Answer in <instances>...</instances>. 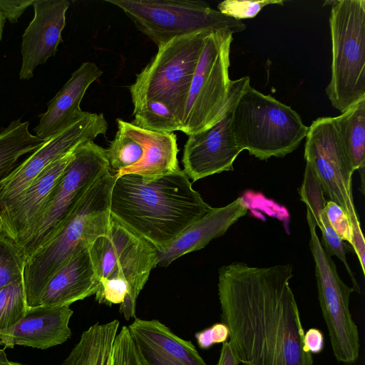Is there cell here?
Listing matches in <instances>:
<instances>
[{
	"mask_svg": "<svg viewBox=\"0 0 365 365\" xmlns=\"http://www.w3.org/2000/svg\"><path fill=\"white\" fill-rule=\"evenodd\" d=\"M99 280L88 247L76 253L48 279L36 306L63 307L96 294Z\"/></svg>",
	"mask_w": 365,
	"mask_h": 365,
	"instance_id": "44dd1931",
	"label": "cell"
},
{
	"mask_svg": "<svg viewBox=\"0 0 365 365\" xmlns=\"http://www.w3.org/2000/svg\"><path fill=\"white\" fill-rule=\"evenodd\" d=\"M143 148L119 127L114 139L106 149L110 168L116 173L136 165L142 158Z\"/></svg>",
	"mask_w": 365,
	"mask_h": 365,
	"instance_id": "f1b7e54d",
	"label": "cell"
},
{
	"mask_svg": "<svg viewBox=\"0 0 365 365\" xmlns=\"http://www.w3.org/2000/svg\"><path fill=\"white\" fill-rule=\"evenodd\" d=\"M6 365H24V364H20L19 362L9 361V362H8V364Z\"/></svg>",
	"mask_w": 365,
	"mask_h": 365,
	"instance_id": "60d3db41",
	"label": "cell"
},
{
	"mask_svg": "<svg viewBox=\"0 0 365 365\" xmlns=\"http://www.w3.org/2000/svg\"><path fill=\"white\" fill-rule=\"evenodd\" d=\"M248 210V204L242 197L224 207H212L167 247L156 248L158 265L167 267L178 257L204 248L213 239L223 235L240 217L247 215Z\"/></svg>",
	"mask_w": 365,
	"mask_h": 365,
	"instance_id": "ffe728a7",
	"label": "cell"
},
{
	"mask_svg": "<svg viewBox=\"0 0 365 365\" xmlns=\"http://www.w3.org/2000/svg\"><path fill=\"white\" fill-rule=\"evenodd\" d=\"M232 33L211 31L207 36L188 94L182 132L190 135L212 125L227 101Z\"/></svg>",
	"mask_w": 365,
	"mask_h": 365,
	"instance_id": "8fae6325",
	"label": "cell"
},
{
	"mask_svg": "<svg viewBox=\"0 0 365 365\" xmlns=\"http://www.w3.org/2000/svg\"><path fill=\"white\" fill-rule=\"evenodd\" d=\"M331 76L326 88L341 113L365 98V1H330Z\"/></svg>",
	"mask_w": 365,
	"mask_h": 365,
	"instance_id": "8992f818",
	"label": "cell"
},
{
	"mask_svg": "<svg viewBox=\"0 0 365 365\" xmlns=\"http://www.w3.org/2000/svg\"><path fill=\"white\" fill-rule=\"evenodd\" d=\"M290 264L258 267L232 262L219 269L222 322L243 365H314L290 286Z\"/></svg>",
	"mask_w": 365,
	"mask_h": 365,
	"instance_id": "6da1fadb",
	"label": "cell"
},
{
	"mask_svg": "<svg viewBox=\"0 0 365 365\" xmlns=\"http://www.w3.org/2000/svg\"><path fill=\"white\" fill-rule=\"evenodd\" d=\"M70 306L29 307L13 327L0 331V346H25L46 349L66 341L71 336Z\"/></svg>",
	"mask_w": 365,
	"mask_h": 365,
	"instance_id": "ac0fdd59",
	"label": "cell"
},
{
	"mask_svg": "<svg viewBox=\"0 0 365 365\" xmlns=\"http://www.w3.org/2000/svg\"><path fill=\"white\" fill-rule=\"evenodd\" d=\"M110 170L106 149L88 140L77 145L51 190L33 235L21 249L26 260L58 232L91 185Z\"/></svg>",
	"mask_w": 365,
	"mask_h": 365,
	"instance_id": "30bf717a",
	"label": "cell"
},
{
	"mask_svg": "<svg viewBox=\"0 0 365 365\" xmlns=\"http://www.w3.org/2000/svg\"><path fill=\"white\" fill-rule=\"evenodd\" d=\"M4 234V222L2 217L0 214V235Z\"/></svg>",
	"mask_w": 365,
	"mask_h": 365,
	"instance_id": "ab89813d",
	"label": "cell"
},
{
	"mask_svg": "<svg viewBox=\"0 0 365 365\" xmlns=\"http://www.w3.org/2000/svg\"><path fill=\"white\" fill-rule=\"evenodd\" d=\"M34 16L22 35L21 80H29L35 68L53 56L63 41L68 0H34Z\"/></svg>",
	"mask_w": 365,
	"mask_h": 365,
	"instance_id": "2e32d148",
	"label": "cell"
},
{
	"mask_svg": "<svg viewBox=\"0 0 365 365\" xmlns=\"http://www.w3.org/2000/svg\"><path fill=\"white\" fill-rule=\"evenodd\" d=\"M26 258L6 235H0V289L23 278Z\"/></svg>",
	"mask_w": 365,
	"mask_h": 365,
	"instance_id": "f546056e",
	"label": "cell"
},
{
	"mask_svg": "<svg viewBox=\"0 0 365 365\" xmlns=\"http://www.w3.org/2000/svg\"><path fill=\"white\" fill-rule=\"evenodd\" d=\"M102 74L95 63H83L48 103L47 110L34 128L36 135L48 140L81 119L86 113L81 109V100L90 85Z\"/></svg>",
	"mask_w": 365,
	"mask_h": 365,
	"instance_id": "d6986e66",
	"label": "cell"
},
{
	"mask_svg": "<svg viewBox=\"0 0 365 365\" xmlns=\"http://www.w3.org/2000/svg\"><path fill=\"white\" fill-rule=\"evenodd\" d=\"M301 200L311 212L317 226L322 232V245L327 253L337 257L344 264L354 284V291L360 293V288L346 257L343 241L330 225L324 210L327 200L319 181L311 165L307 163L304 179L299 190Z\"/></svg>",
	"mask_w": 365,
	"mask_h": 365,
	"instance_id": "603a6c76",
	"label": "cell"
},
{
	"mask_svg": "<svg viewBox=\"0 0 365 365\" xmlns=\"http://www.w3.org/2000/svg\"><path fill=\"white\" fill-rule=\"evenodd\" d=\"M133 125L145 130L173 133L182 131V125L175 115L164 104L148 101L133 108Z\"/></svg>",
	"mask_w": 365,
	"mask_h": 365,
	"instance_id": "4316f807",
	"label": "cell"
},
{
	"mask_svg": "<svg viewBox=\"0 0 365 365\" xmlns=\"http://www.w3.org/2000/svg\"><path fill=\"white\" fill-rule=\"evenodd\" d=\"M307 220L318 299L332 351L339 362L353 364L359 359L360 350L359 329L349 309V299L354 289L340 278L334 262L322 245L316 222L307 208Z\"/></svg>",
	"mask_w": 365,
	"mask_h": 365,
	"instance_id": "7c38bea8",
	"label": "cell"
},
{
	"mask_svg": "<svg viewBox=\"0 0 365 365\" xmlns=\"http://www.w3.org/2000/svg\"><path fill=\"white\" fill-rule=\"evenodd\" d=\"M212 208L180 169L153 179L123 175L110 194V215L158 250Z\"/></svg>",
	"mask_w": 365,
	"mask_h": 365,
	"instance_id": "7a4b0ae2",
	"label": "cell"
},
{
	"mask_svg": "<svg viewBox=\"0 0 365 365\" xmlns=\"http://www.w3.org/2000/svg\"><path fill=\"white\" fill-rule=\"evenodd\" d=\"M304 159L314 171L324 193L346 213L352 230L351 245L364 274L365 240L352 193L355 170L334 118H318L312 123L306 135Z\"/></svg>",
	"mask_w": 365,
	"mask_h": 365,
	"instance_id": "52a82bcc",
	"label": "cell"
},
{
	"mask_svg": "<svg viewBox=\"0 0 365 365\" xmlns=\"http://www.w3.org/2000/svg\"><path fill=\"white\" fill-rule=\"evenodd\" d=\"M4 24H5V19L0 14V41H1V38H2L3 29H4Z\"/></svg>",
	"mask_w": 365,
	"mask_h": 365,
	"instance_id": "f35d334b",
	"label": "cell"
},
{
	"mask_svg": "<svg viewBox=\"0 0 365 365\" xmlns=\"http://www.w3.org/2000/svg\"><path fill=\"white\" fill-rule=\"evenodd\" d=\"M111 365H142L128 327L123 326L114 340Z\"/></svg>",
	"mask_w": 365,
	"mask_h": 365,
	"instance_id": "1f68e13d",
	"label": "cell"
},
{
	"mask_svg": "<svg viewBox=\"0 0 365 365\" xmlns=\"http://www.w3.org/2000/svg\"><path fill=\"white\" fill-rule=\"evenodd\" d=\"M114 319L96 323L81 334L62 365H111L112 349L119 327Z\"/></svg>",
	"mask_w": 365,
	"mask_h": 365,
	"instance_id": "cb8c5ba5",
	"label": "cell"
},
{
	"mask_svg": "<svg viewBox=\"0 0 365 365\" xmlns=\"http://www.w3.org/2000/svg\"><path fill=\"white\" fill-rule=\"evenodd\" d=\"M29 125V121L17 119L0 132V186L21 156L34 153L46 141L31 133Z\"/></svg>",
	"mask_w": 365,
	"mask_h": 365,
	"instance_id": "d4e9b609",
	"label": "cell"
},
{
	"mask_svg": "<svg viewBox=\"0 0 365 365\" xmlns=\"http://www.w3.org/2000/svg\"><path fill=\"white\" fill-rule=\"evenodd\" d=\"M116 177L110 170L87 190L54 236L25 262L23 282L28 307H36L48 279L77 252L110 226V194Z\"/></svg>",
	"mask_w": 365,
	"mask_h": 365,
	"instance_id": "3957f363",
	"label": "cell"
},
{
	"mask_svg": "<svg viewBox=\"0 0 365 365\" xmlns=\"http://www.w3.org/2000/svg\"><path fill=\"white\" fill-rule=\"evenodd\" d=\"M327 220L342 241L351 243L352 230L348 216L342 207L334 202L327 201L324 207Z\"/></svg>",
	"mask_w": 365,
	"mask_h": 365,
	"instance_id": "d6a6232c",
	"label": "cell"
},
{
	"mask_svg": "<svg viewBox=\"0 0 365 365\" xmlns=\"http://www.w3.org/2000/svg\"><path fill=\"white\" fill-rule=\"evenodd\" d=\"M73 150L49 165L21 195L0 209L4 235L21 249L31 237L51 190L73 157Z\"/></svg>",
	"mask_w": 365,
	"mask_h": 365,
	"instance_id": "9a60e30c",
	"label": "cell"
},
{
	"mask_svg": "<svg viewBox=\"0 0 365 365\" xmlns=\"http://www.w3.org/2000/svg\"><path fill=\"white\" fill-rule=\"evenodd\" d=\"M108 123L103 113L86 112L85 115L53 136L18 165L0 186V209L21 195L51 163L79 144L105 135Z\"/></svg>",
	"mask_w": 365,
	"mask_h": 365,
	"instance_id": "5bb4252c",
	"label": "cell"
},
{
	"mask_svg": "<svg viewBox=\"0 0 365 365\" xmlns=\"http://www.w3.org/2000/svg\"><path fill=\"white\" fill-rule=\"evenodd\" d=\"M334 121L354 170L361 171L364 179L365 98L350 106L340 115L334 117Z\"/></svg>",
	"mask_w": 365,
	"mask_h": 365,
	"instance_id": "484cf974",
	"label": "cell"
},
{
	"mask_svg": "<svg viewBox=\"0 0 365 365\" xmlns=\"http://www.w3.org/2000/svg\"><path fill=\"white\" fill-rule=\"evenodd\" d=\"M98 280L122 279L128 286V296L119 312L128 321L135 317L137 298L153 268L158 265L155 247L111 216L108 235L88 247Z\"/></svg>",
	"mask_w": 365,
	"mask_h": 365,
	"instance_id": "9c48e42d",
	"label": "cell"
},
{
	"mask_svg": "<svg viewBox=\"0 0 365 365\" xmlns=\"http://www.w3.org/2000/svg\"><path fill=\"white\" fill-rule=\"evenodd\" d=\"M217 365H239L230 341L222 344Z\"/></svg>",
	"mask_w": 365,
	"mask_h": 365,
	"instance_id": "8d00e7d4",
	"label": "cell"
},
{
	"mask_svg": "<svg viewBox=\"0 0 365 365\" xmlns=\"http://www.w3.org/2000/svg\"><path fill=\"white\" fill-rule=\"evenodd\" d=\"M128 329L142 365H207L192 341L157 319L135 318Z\"/></svg>",
	"mask_w": 365,
	"mask_h": 365,
	"instance_id": "e0dca14e",
	"label": "cell"
},
{
	"mask_svg": "<svg viewBox=\"0 0 365 365\" xmlns=\"http://www.w3.org/2000/svg\"><path fill=\"white\" fill-rule=\"evenodd\" d=\"M284 4L282 0L240 1L225 0L220 3L217 9L220 13L241 21L243 19L254 18L265 6Z\"/></svg>",
	"mask_w": 365,
	"mask_h": 365,
	"instance_id": "4dcf8cb0",
	"label": "cell"
},
{
	"mask_svg": "<svg viewBox=\"0 0 365 365\" xmlns=\"http://www.w3.org/2000/svg\"><path fill=\"white\" fill-rule=\"evenodd\" d=\"M9 361L5 349L0 348V365H6Z\"/></svg>",
	"mask_w": 365,
	"mask_h": 365,
	"instance_id": "74e56055",
	"label": "cell"
},
{
	"mask_svg": "<svg viewBox=\"0 0 365 365\" xmlns=\"http://www.w3.org/2000/svg\"><path fill=\"white\" fill-rule=\"evenodd\" d=\"M28 308L23 278L0 289V331L13 327Z\"/></svg>",
	"mask_w": 365,
	"mask_h": 365,
	"instance_id": "83f0119b",
	"label": "cell"
},
{
	"mask_svg": "<svg viewBox=\"0 0 365 365\" xmlns=\"http://www.w3.org/2000/svg\"><path fill=\"white\" fill-rule=\"evenodd\" d=\"M211 31L175 37L158 46L129 87L133 108L148 101H158L166 106L182 125L192 77Z\"/></svg>",
	"mask_w": 365,
	"mask_h": 365,
	"instance_id": "5b68a950",
	"label": "cell"
},
{
	"mask_svg": "<svg viewBox=\"0 0 365 365\" xmlns=\"http://www.w3.org/2000/svg\"><path fill=\"white\" fill-rule=\"evenodd\" d=\"M232 125L240 150H247L262 160L283 158L295 150L309 128L290 106L250 84L235 105Z\"/></svg>",
	"mask_w": 365,
	"mask_h": 365,
	"instance_id": "277c9868",
	"label": "cell"
},
{
	"mask_svg": "<svg viewBox=\"0 0 365 365\" xmlns=\"http://www.w3.org/2000/svg\"><path fill=\"white\" fill-rule=\"evenodd\" d=\"M250 77L231 81L227 101L217 120L210 127L188 135L184 145L183 172L193 181L233 170V163L242 152L232 125L235 105Z\"/></svg>",
	"mask_w": 365,
	"mask_h": 365,
	"instance_id": "4fadbf2b",
	"label": "cell"
},
{
	"mask_svg": "<svg viewBox=\"0 0 365 365\" xmlns=\"http://www.w3.org/2000/svg\"><path fill=\"white\" fill-rule=\"evenodd\" d=\"M34 0H0V14L10 23L14 24L24 11L31 6Z\"/></svg>",
	"mask_w": 365,
	"mask_h": 365,
	"instance_id": "e575fe53",
	"label": "cell"
},
{
	"mask_svg": "<svg viewBox=\"0 0 365 365\" xmlns=\"http://www.w3.org/2000/svg\"><path fill=\"white\" fill-rule=\"evenodd\" d=\"M118 127L143 148L141 160L135 165L116 173L115 177L134 174L153 179L180 170L177 137L174 133L156 132L143 129L122 119L116 120Z\"/></svg>",
	"mask_w": 365,
	"mask_h": 365,
	"instance_id": "7402d4cb",
	"label": "cell"
},
{
	"mask_svg": "<svg viewBox=\"0 0 365 365\" xmlns=\"http://www.w3.org/2000/svg\"><path fill=\"white\" fill-rule=\"evenodd\" d=\"M200 349H208L216 344H223L229 338V329L222 322L215 323L211 327L195 334Z\"/></svg>",
	"mask_w": 365,
	"mask_h": 365,
	"instance_id": "836d02e7",
	"label": "cell"
},
{
	"mask_svg": "<svg viewBox=\"0 0 365 365\" xmlns=\"http://www.w3.org/2000/svg\"><path fill=\"white\" fill-rule=\"evenodd\" d=\"M304 350L306 352L317 354L322 351L324 339L322 332L317 328H311L304 332L303 337Z\"/></svg>",
	"mask_w": 365,
	"mask_h": 365,
	"instance_id": "d590c367",
	"label": "cell"
},
{
	"mask_svg": "<svg viewBox=\"0 0 365 365\" xmlns=\"http://www.w3.org/2000/svg\"><path fill=\"white\" fill-rule=\"evenodd\" d=\"M120 8L138 31L157 46L173 38L203 30H228L232 34L246 29L235 20L195 0H105Z\"/></svg>",
	"mask_w": 365,
	"mask_h": 365,
	"instance_id": "ba28073f",
	"label": "cell"
}]
</instances>
